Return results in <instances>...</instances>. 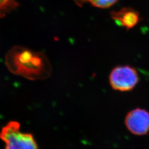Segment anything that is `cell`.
I'll list each match as a JSON object with an SVG mask.
<instances>
[{
  "label": "cell",
  "mask_w": 149,
  "mask_h": 149,
  "mask_svg": "<svg viewBox=\"0 0 149 149\" xmlns=\"http://www.w3.org/2000/svg\"><path fill=\"white\" fill-rule=\"evenodd\" d=\"M5 63L11 73L28 80H45L52 73L51 64L44 54L20 46H15L8 51Z\"/></svg>",
  "instance_id": "cell-1"
},
{
  "label": "cell",
  "mask_w": 149,
  "mask_h": 149,
  "mask_svg": "<svg viewBox=\"0 0 149 149\" xmlns=\"http://www.w3.org/2000/svg\"><path fill=\"white\" fill-rule=\"evenodd\" d=\"M0 138L6 144V149H39L32 134L20 131V124L11 121L2 129Z\"/></svg>",
  "instance_id": "cell-2"
},
{
  "label": "cell",
  "mask_w": 149,
  "mask_h": 149,
  "mask_svg": "<svg viewBox=\"0 0 149 149\" xmlns=\"http://www.w3.org/2000/svg\"><path fill=\"white\" fill-rule=\"evenodd\" d=\"M139 80L136 69L128 65L116 67L109 75V82L113 89L122 92L132 90Z\"/></svg>",
  "instance_id": "cell-3"
},
{
  "label": "cell",
  "mask_w": 149,
  "mask_h": 149,
  "mask_svg": "<svg viewBox=\"0 0 149 149\" xmlns=\"http://www.w3.org/2000/svg\"><path fill=\"white\" fill-rule=\"evenodd\" d=\"M125 125L130 132L136 135H144L149 132V113L136 108L129 112L125 119Z\"/></svg>",
  "instance_id": "cell-4"
},
{
  "label": "cell",
  "mask_w": 149,
  "mask_h": 149,
  "mask_svg": "<svg viewBox=\"0 0 149 149\" xmlns=\"http://www.w3.org/2000/svg\"><path fill=\"white\" fill-rule=\"evenodd\" d=\"M111 16L118 26L128 30L135 27L139 21V13L130 8H123L119 11H113Z\"/></svg>",
  "instance_id": "cell-5"
},
{
  "label": "cell",
  "mask_w": 149,
  "mask_h": 149,
  "mask_svg": "<svg viewBox=\"0 0 149 149\" xmlns=\"http://www.w3.org/2000/svg\"><path fill=\"white\" fill-rule=\"evenodd\" d=\"M74 3L82 7L85 4H90L97 8H107L114 5L118 0H74Z\"/></svg>",
  "instance_id": "cell-6"
}]
</instances>
